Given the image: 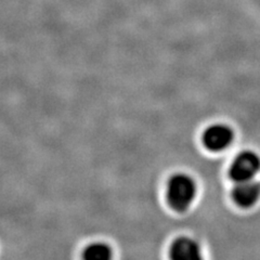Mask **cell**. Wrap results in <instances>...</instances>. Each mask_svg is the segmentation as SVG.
<instances>
[{
  "label": "cell",
  "mask_w": 260,
  "mask_h": 260,
  "mask_svg": "<svg viewBox=\"0 0 260 260\" xmlns=\"http://www.w3.org/2000/svg\"><path fill=\"white\" fill-rule=\"evenodd\" d=\"M172 260H203L199 244L190 238L176 240L170 248Z\"/></svg>",
  "instance_id": "5"
},
{
  "label": "cell",
  "mask_w": 260,
  "mask_h": 260,
  "mask_svg": "<svg viewBox=\"0 0 260 260\" xmlns=\"http://www.w3.org/2000/svg\"><path fill=\"white\" fill-rule=\"evenodd\" d=\"M84 260H112V251L105 244H91L85 250Z\"/></svg>",
  "instance_id": "6"
},
{
  "label": "cell",
  "mask_w": 260,
  "mask_h": 260,
  "mask_svg": "<svg viewBox=\"0 0 260 260\" xmlns=\"http://www.w3.org/2000/svg\"><path fill=\"white\" fill-rule=\"evenodd\" d=\"M203 140L207 149L221 151L226 149L233 141V132L225 125H213L206 130Z\"/></svg>",
  "instance_id": "3"
},
{
  "label": "cell",
  "mask_w": 260,
  "mask_h": 260,
  "mask_svg": "<svg viewBox=\"0 0 260 260\" xmlns=\"http://www.w3.org/2000/svg\"><path fill=\"white\" fill-rule=\"evenodd\" d=\"M232 197L237 205L248 208L255 205L260 198V184L253 180L237 182L232 191Z\"/></svg>",
  "instance_id": "4"
},
{
  "label": "cell",
  "mask_w": 260,
  "mask_h": 260,
  "mask_svg": "<svg viewBox=\"0 0 260 260\" xmlns=\"http://www.w3.org/2000/svg\"><path fill=\"white\" fill-rule=\"evenodd\" d=\"M260 170V158L256 153L245 151L237 156L230 167V177L235 182L248 181Z\"/></svg>",
  "instance_id": "2"
},
{
  "label": "cell",
  "mask_w": 260,
  "mask_h": 260,
  "mask_svg": "<svg viewBox=\"0 0 260 260\" xmlns=\"http://www.w3.org/2000/svg\"><path fill=\"white\" fill-rule=\"evenodd\" d=\"M197 188L192 179L185 175H176L169 180L167 198L169 204L178 211L189 208L194 200Z\"/></svg>",
  "instance_id": "1"
}]
</instances>
